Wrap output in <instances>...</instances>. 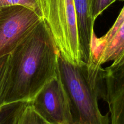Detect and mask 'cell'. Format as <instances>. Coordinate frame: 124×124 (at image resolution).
Masks as SVG:
<instances>
[{
    "mask_svg": "<svg viewBox=\"0 0 124 124\" xmlns=\"http://www.w3.org/2000/svg\"><path fill=\"white\" fill-rule=\"evenodd\" d=\"M15 5H20L30 8L43 18L40 0H0V8Z\"/></svg>",
    "mask_w": 124,
    "mask_h": 124,
    "instance_id": "obj_10",
    "label": "cell"
},
{
    "mask_svg": "<svg viewBox=\"0 0 124 124\" xmlns=\"http://www.w3.org/2000/svg\"><path fill=\"white\" fill-rule=\"evenodd\" d=\"M16 124H50L45 121L28 103L19 115Z\"/></svg>",
    "mask_w": 124,
    "mask_h": 124,
    "instance_id": "obj_9",
    "label": "cell"
},
{
    "mask_svg": "<svg viewBox=\"0 0 124 124\" xmlns=\"http://www.w3.org/2000/svg\"><path fill=\"white\" fill-rule=\"evenodd\" d=\"M58 75L69 98L73 124H110L109 113L102 115L98 99L104 98L101 88L88 77L86 63L74 65L60 54Z\"/></svg>",
    "mask_w": 124,
    "mask_h": 124,
    "instance_id": "obj_2",
    "label": "cell"
},
{
    "mask_svg": "<svg viewBox=\"0 0 124 124\" xmlns=\"http://www.w3.org/2000/svg\"><path fill=\"white\" fill-rule=\"evenodd\" d=\"M27 101H19L0 105V124H16Z\"/></svg>",
    "mask_w": 124,
    "mask_h": 124,
    "instance_id": "obj_8",
    "label": "cell"
},
{
    "mask_svg": "<svg viewBox=\"0 0 124 124\" xmlns=\"http://www.w3.org/2000/svg\"><path fill=\"white\" fill-rule=\"evenodd\" d=\"M76 10L79 39L83 61L86 63L90 54L91 41L95 33L92 15V0H74Z\"/></svg>",
    "mask_w": 124,
    "mask_h": 124,
    "instance_id": "obj_7",
    "label": "cell"
},
{
    "mask_svg": "<svg viewBox=\"0 0 124 124\" xmlns=\"http://www.w3.org/2000/svg\"><path fill=\"white\" fill-rule=\"evenodd\" d=\"M8 55L4 56L0 58V84H1V78H2V74H3L5 66H6V62L7 61V58H8Z\"/></svg>",
    "mask_w": 124,
    "mask_h": 124,
    "instance_id": "obj_12",
    "label": "cell"
},
{
    "mask_svg": "<svg viewBox=\"0 0 124 124\" xmlns=\"http://www.w3.org/2000/svg\"><path fill=\"white\" fill-rule=\"evenodd\" d=\"M43 18L20 5L0 8V58L9 54Z\"/></svg>",
    "mask_w": 124,
    "mask_h": 124,
    "instance_id": "obj_4",
    "label": "cell"
},
{
    "mask_svg": "<svg viewBox=\"0 0 124 124\" xmlns=\"http://www.w3.org/2000/svg\"><path fill=\"white\" fill-rule=\"evenodd\" d=\"M102 78L110 124H124V52L109 66L102 69Z\"/></svg>",
    "mask_w": 124,
    "mask_h": 124,
    "instance_id": "obj_6",
    "label": "cell"
},
{
    "mask_svg": "<svg viewBox=\"0 0 124 124\" xmlns=\"http://www.w3.org/2000/svg\"><path fill=\"white\" fill-rule=\"evenodd\" d=\"M118 1H124V0H118Z\"/></svg>",
    "mask_w": 124,
    "mask_h": 124,
    "instance_id": "obj_13",
    "label": "cell"
},
{
    "mask_svg": "<svg viewBox=\"0 0 124 124\" xmlns=\"http://www.w3.org/2000/svg\"><path fill=\"white\" fill-rule=\"evenodd\" d=\"M115 1L117 0H92L91 9L94 19L96 21V18Z\"/></svg>",
    "mask_w": 124,
    "mask_h": 124,
    "instance_id": "obj_11",
    "label": "cell"
},
{
    "mask_svg": "<svg viewBox=\"0 0 124 124\" xmlns=\"http://www.w3.org/2000/svg\"><path fill=\"white\" fill-rule=\"evenodd\" d=\"M50 124H73L69 98L58 73L29 102Z\"/></svg>",
    "mask_w": 124,
    "mask_h": 124,
    "instance_id": "obj_5",
    "label": "cell"
},
{
    "mask_svg": "<svg viewBox=\"0 0 124 124\" xmlns=\"http://www.w3.org/2000/svg\"><path fill=\"white\" fill-rule=\"evenodd\" d=\"M47 23L61 56L71 64H85L81 56L74 0H40Z\"/></svg>",
    "mask_w": 124,
    "mask_h": 124,
    "instance_id": "obj_3",
    "label": "cell"
},
{
    "mask_svg": "<svg viewBox=\"0 0 124 124\" xmlns=\"http://www.w3.org/2000/svg\"><path fill=\"white\" fill-rule=\"evenodd\" d=\"M60 55L44 19L9 54L0 84V105L30 102L58 73Z\"/></svg>",
    "mask_w": 124,
    "mask_h": 124,
    "instance_id": "obj_1",
    "label": "cell"
}]
</instances>
